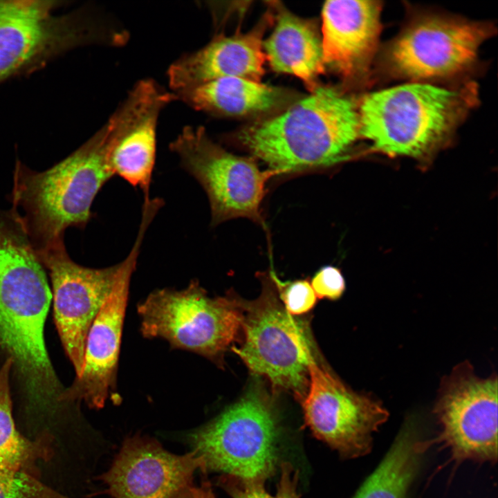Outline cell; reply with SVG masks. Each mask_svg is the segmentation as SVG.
I'll return each mask as SVG.
<instances>
[{
    "mask_svg": "<svg viewBox=\"0 0 498 498\" xmlns=\"http://www.w3.org/2000/svg\"><path fill=\"white\" fill-rule=\"evenodd\" d=\"M106 124L66 158L38 172L16 161L10 211L37 259L64 246L68 228L84 229L93 216V202L114 175L107 157Z\"/></svg>",
    "mask_w": 498,
    "mask_h": 498,
    "instance_id": "cell-1",
    "label": "cell"
},
{
    "mask_svg": "<svg viewBox=\"0 0 498 498\" xmlns=\"http://www.w3.org/2000/svg\"><path fill=\"white\" fill-rule=\"evenodd\" d=\"M140 332L173 349L220 362L241 329V300L232 293L210 297L195 279L182 289H156L138 305Z\"/></svg>",
    "mask_w": 498,
    "mask_h": 498,
    "instance_id": "cell-5",
    "label": "cell"
},
{
    "mask_svg": "<svg viewBox=\"0 0 498 498\" xmlns=\"http://www.w3.org/2000/svg\"><path fill=\"white\" fill-rule=\"evenodd\" d=\"M489 33L481 23L423 17L410 24L391 44L388 66L397 75L414 80L453 75L474 61Z\"/></svg>",
    "mask_w": 498,
    "mask_h": 498,
    "instance_id": "cell-12",
    "label": "cell"
},
{
    "mask_svg": "<svg viewBox=\"0 0 498 498\" xmlns=\"http://www.w3.org/2000/svg\"><path fill=\"white\" fill-rule=\"evenodd\" d=\"M0 498H70L39 481L35 475L0 466Z\"/></svg>",
    "mask_w": 498,
    "mask_h": 498,
    "instance_id": "cell-23",
    "label": "cell"
},
{
    "mask_svg": "<svg viewBox=\"0 0 498 498\" xmlns=\"http://www.w3.org/2000/svg\"><path fill=\"white\" fill-rule=\"evenodd\" d=\"M193 498H216L208 481L204 479L200 486H196Z\"/></svg>",
    "mask_w": 498,
    "mask_h": 498,
    "instance_id": "cell-26",
    "label": "cell"
},
{
    "mask_svg": "<svg viewBox=\"0 0 498 498\" xmlns=\"http://www.w3.org/2000/svg\"><path fill=\"white\" fill-rule=\"evenodd\" d=\"M381 6L375 1H327L322 9L325 67L352 80L369 66L380 30Z\"/></svg>",
    "mask_w": 498,
    "mask_h": 498,
    "instance_id": "cell-17",
    "label": "cell"
},
{
    "mask_svg": "<svg viewBox=\"0 0 498 498\" xmlns=\"http://www.w3.org/2000/svg\"><path fill=\"white\" fill-rule=\"evenodd\" d=\"M360 136L358 107L349 96L318 86L283 112L241 129L236 140L280 174L333 164Z\"/></svg>",
    "mask_w": 498,
    "mask_h": 498,
    "instance_id": "cell-2",
    "label": "cell"
},
{
    "mask_svg": "<svg viewBox=\"0 0 498 498\" xmlns=\"http://www.w3.org/2000/svg\"><path fill=\"white\" fill-rule=\"evenodd\" d=\"M169 149L205 192L212 226L236 218L264 225L261 205L266 185L278 172L260 169L252 156L228 151L211 140L203 127H184Z\"/></svg>",
    "mask_w": 498,
    "mask_h": 498,
    "instance_id": "cell-7",
    "label": "cell"
},
{
    "mask_svg": "<svg viewBox=\"0 0 498 498\" xmlns=\"http://www.w3.org/2000/svg\"><path fill=\"white\" fill-rule=\"evenodd\" d=\"M299 400L306 425L346 458L368 454L373 434L389 416L380 402L353 391L315 359L309 365L307 391Z\"/></svg>",
    "mask_w": 498,
    "mask_h": 498,
    "instance_id": "cell-10",
    "label": "cell"
},
{
    "mask_svg": "<svg viewBox=\"0 0 498 498\" xmlns=\"http://www.w3.org/2000/svg\"><path fill=\"white\" fill-rule=\"evenodd\" d=\"M277 420L270 398L250 388L237 402L187 435L192 451L208 471L263 482L275 470Z\"/></svg>",
    "mask_w": 498,
    "mask_h": 498,
    "instance_id": "cell-4",
    "label": "cell"
},
{
    "mask_svg": "<svg viewBox=\"0 0 498 498\" xmlns=\"http://www.w3.org/2000/svg\"><path fill=\"white\" fill-rule=\"evenodd\" d=\"M273 23V10H268L249 32L217 35L202 48L183 55L168 70L171 89L176 92L230 77L261 82L266 61L263 38Z\"/></svg>",
    "mask_w": 498,
    "mask_h": 498,
    "instance_id": "cell-16",
    "label": "cell"
},
{
    "mask_svg": "<svg viewBox=\"0 0 498 498\" xmlns=\"http://www.w3.org/2000/svg\"><path fill=\"white\" fill-rule=\"evenodd\" d=\"M311 285L319 299H339L345 290V280L340 270L333 266H325L313 275Z\"/></svg>",
    "mask_w": 498,
    "mask_h": 498,
    "instance_id": "cell-25",
    "label": "cell"
},
{
    "mask_svg": "<svg viewBox=\"0 0 498 498\" xmlns=\"http://www.w3.org/2000/svg\"><path fill=\"white\" fill-rule=\"evenodd\" d=\"M38 259L49 272L56 328L79 377L88 333L111 294L124 261L102 268L86 267L70 257L65 246L47 252Z\"/></svg>",
    "mask_w": 498,
    "mask_h": 498,
    "instance_id": "cell-11",
    "label": "cell"
},
{
    "mask_svg": "<svg viewBox=\"0 0 498 498\" xmlns=\"http://www.w3.org/2000/svg\"><path fill=\"white\" fill-rule=\"evenodd\" d=\"M272 8L275 26L263 41L265 58L274 71L299 78L311 93L326 68L317 24L295 15L279 2Z\"/></svg>",
    "mask_w": 498,
    "mask_h": 498,
    "instance_id": "cell-18",
    "label": "cell"
},
{
    "mask_svg": "<svg viewBox=\"0 0 498 498\" xmlns=\"http://www.w3.org/2000/svg\"><path fill=\"white\" fill-rule=\"evenodd\" d=\"M441 431L421 441L423 452L433 444L448 448L452 459L495 463L497 459V378H481L463 362L443 378L434 410Z\"/></svg>",
    "mask_w": 498,
    "mask_h": 498,
    "instance_id": "cell-9",
    "label": "cell"
},
{
    "mask_svg": "<svg viewBox=\"0 0 498 498\" xmlns=\"http://www.w3.org/2000/svg\"><path fill=\"white\" fill-rule=\"evenodd\" d=\"M270 276L280 301L289 314L302 315L314 307L317 298L307 279L282 282L273 271Z\"/></svg>",
    "mask_w": 498,
    "mask_h": 498,
    "instance_id": "cell-24",
    "label": "cell"
},
{
    "mask_svg": "<svg viewBox=\"0 0 498 498\" xmlns=\"http://www.w3.org/2000/svg\"><path fill=\"white\" fill-rule=\"evenodd\" d=\"M12 365L7 358L0 369V466L35 475L37 463L48 457L50 449L44 439L30 441L16 428L10 390Z\"/></svg>",
    "mask_w": 498,
    "mask_h": 498,
    "instance_id": "cell-21",
    "label": "cell"
},
{
    "mask_svg": "<svg viewBox=\"0 0 498 498\" xmlns=\"http://www.w3.org/2000/svg\"><path fill=\"white\" fill-rule=\"evenodd\" d=\"M145 234L138 232L134 244L124 259V266L107 300L88 333L82 373L64 389L62 404L84 401L91 408L102 407L116 387L118 364L130 281Z\"/></svg>",
    "mask_w": 498,
    "mask_h": 498,
    "instance_id": "cell-15",
    "label": "cell"
},
{
    "mask_svg": "<svg viewBox=\"0 0 498 498\" xmlns=\"http://www.w3.org/2000/svg\"><path fill=\"white\" fill-rule=\"evenodd\" d=\"M297 481V472L285 463L281 467V477L275 495L265 490L263 482L245 481L226 476L220 479V483L232 498H299Z\"/></svg>",
    "mask_w": 498,
    "mask_h": 498,
    "instance_id": "cell-22",
    "label": "cell"
},
{
    "mask_svg": "<svg viewBox=\"0 0 498 498\" xmlns=\"http://www.w3.org/2000/svg\"><path fill=\"white\" fill-rule=\"evenodd\" d=\"M55 1H0V82L66 50L109 43L111 32Z\"/></svg>",
    "mask_w": 498,
    "mask_h": 498,
    "instance_id": "cell-8",
    "label": "cell"
},
{
    "mask_svg": "<svg viewBox=\"0 0 498 498\" xmlns=\"http://www.w3.org/2000/svg\"><path fill=\"white\" fill-rule=\"evenodd\" d=\"M259 277V297L241 301L243 342L232 350L252 373L300 400L306 393L308 367L315 359L308 328L286 311L270 275Z\"/></svg>",
    "mask_w": 498,
    "mask_h": 498,
    "instance_id": "cell-6",
    "label": "cell"
},
{
    "mask_svg": "<svg viewBox=\"0 0 498 498\" xmlns=\"http://www.w3.org/2000/svg\"><path fill=\"white\" fill-rule=\"evenodd\" d=\"M176 100L173 93L151 80H143L105 123L108 131V163L113 175L140 188L145 198L156 160V125L160 111Z\"/></svg>",
    "mask_w": 498,
    "mask_h": 498,
    "instance_id": "cell-14",
    "label": "cell"
},
{
    "mask_svg": "<svg viewBox=\"0 0 498 498\" xmlns=\"http://www.w3.org/2000/svg\"><path fill=\"white\" fill-rule=\"evenodd\" d=\"M421 453L415 428L409 423L353 498H407Z\"/></svg>",
    "mask_w": 498,
    "mask_h": 498,
    "instance_id": "cell-20",
    "label": "cell"
},
{
    "mask_svg": "<svg viewBox=\"0 0 498 498\" xmlns=\"http://www.w3.org/2000/svg\"><path fill=\"white\" fill-rule=\"evenodd\" d=\"M472 90L413 83L370 93L358 107L360 136L385 154L425 160L471 105Z\"/></svg>",
    "mask_w": 498,
    "mask_h": 498,
    "instance_id": "cell-3",
    "label": "cell"
},
{
    "mask_svg": "<svg viewBox=\"0 0 498 498\" xmlns=\"http://www.w3.org/2000/svg\"><path fill=\"white\" fill-rule=\"evenodd\" d=\"M173 93L192 108L209 113L241 116L266 113L290 101L281 88L239 77H223Z\"/></svg>",
    "mask_w": 498,
    "mask_h": 498,
    "instance_id": "cell-19",
    "label": "cell"
},
{
    "mask_svg": "<svg viewBox=\"0 0 498 498\" xmlns=\"http://www.w3.org/2000/svg\"><path fill=\"white\" fill-rule=\"evenodd\" d=\"M198 470L204 473V464L194 452L176 454L136 434L125 439L100 479L113 498H193Z\"/></svg>",
    "mask_w": 498,
    "mask_h": 498,
    "instance_id": "cell-13",
    "label": "cell"
}]
</instances>
